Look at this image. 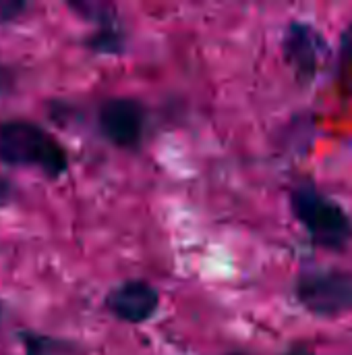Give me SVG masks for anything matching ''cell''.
I'll return each instance as SVG.
<instances>
[{
    "instance_id": "cell-6",
    "label": "cell",
    "mask_w": 352,
    "mask_h": 355,
    "mask_svg": "<svg viewBox=\"0 0 352 355\" xmlns=\"http://www.w3.org/2000/svg\"><path fill=\"white\" fill-rule=\"evenodd\" d=\"M104 306L122 322L143 324L156 316L160 308V293L147 281H124L108 291Z\"/></svg>"
},
{
    "instance_id": "cell-4",
    "label": "cell",
    "mask_w": 352,
    "mask_h": 355,
    "mask_svg": "<svg viewBox=\"0 0 352 355\" xmlns=\"http://www.w3.org/2000/svg\"><path fill=\"white\" fill-rule=\"evenodd\" d=\"M145 106L135 98H108L98 108V127L102 135L120 150L139 148L145 135Z\"/></svg>"
},
{
    "instance_id": "cell-11",
    "label": "cell",
    "mask_w": 352,
    "mask_h": 355,
    "mask_svg": "<svg viewBox=\"0 0 352 355\" xmlns=\"http://www.w3.org/2000/svg\"><path fill=\"white\" fill-rule=\"evenodd\" d=\"M12 81H15L12 71H10L6 64H0V96L6 94V92L12 87Z\"/></svg>"
},
{
    "instance_id": "cell-8",
    "label": "cell",
    "mask_w": 352,
    "mask_h": 355,
    "mask_svg": "<svg viewBox=\"0 0 352 355\" xmlns=\"http://www.w3.org/2000/svg\"><path fill=\"white\" fill-rule=\"evenodd\" d=\"M19 341L25 355H81V347L73 341L41 335L35 331H21Z\"/></svg>"
},
{
    "instance_id": "cell-1",
    "label": "cell",
    "mask_w": 352,
    "mask_h": 355,
    "mask_svg": "<svg viewBox=\"0 0 352 355\" xmlns=\"http://www.w3.org/2000/svg\"><path fill=\"white\" fill-rule=\"evenodd\" d=\"M0 162L37 171L48 179H60L68 171L66 148L46 127L27 119L0 121Z\"/></svg>"
},
{
    "instance_id": "cell-3",
    "label": "cell",
    "mask_w": 352,
    "mask_h": 355,
    "mask_svg": "<svg viewBox=\"0 0 352 355\" xmlns=\"http://www.w3.org/2000/svg\"><path fill=\"white\" fill-rule=\"evenodd\" d=\"M299 304L315 316H338L352 310V277L338 270L305 272L295 287Z\"/></svg>"
},
{
    "instance_id": "cell-12",
    "label": "cell",
    "mask_w": 352,
    "mask_h": 355,
    "mask_svg": "<svg viewBox=\"0 0 352 355\" xmlns=\"http://www.w3.org/2000/svg\"><path fill=\"white\" fill-rule=\"evenodd\" d=\"M10 196H12V187L6 179L0 177V206L8 204L10 202Z\"/></svg>"
},
{
    "instance_id": "cell-10",
    "label": "cell",
    "mask_w": 352,
    "mask_h": 355,
    "mask_svg": "<svg viewBox=\"0 0 352 355\" xmlns=\"http://www.w3.org/2000/svg\"><path fill=\"white\" fill-rule=\"evenodd\" d=\"M25 10H29V4L27 2H4L0 0V23H10V21H17Z\"/></svg>"
},
{
    "instance_id": "cell-2",
    "label": "cell",
    "mask_w": 352,
    "mask_h": 355,
    "mask_svg": "<svg viewBox=\"0 0 352 355\" xmlns=\"http://www.w3.org/2000/svg\"><path fill=\"white\" fill-rule=\"evenodd\" d=\"M290 210L307 229L313 241L326 250H342L352 237V218L332 198L309 183H299L290 191Z\"/></svg>"
},
{
    "instance_id": "cell-7",
    "label": "cell",
    "mask_w": 352,
    "mask_h": 355,
    "mask_svg": "<svg viewBox=\"0 0 352 355\" xmlns=\"http://www.w3.org/2000/svg\"><path fill=\"white\" fill-rule=\"evenodd\" d=\"M75 12H79L83 19H89L95 23V31L87 37V48L98 54H118L124 48V31L112 12L110 6L104 4H71Z\"/></svg>"
},
{
    "instance_id": "cell-9",
    "label": "cell",
    "mask_w": 352,
    "mask_h": 355,
    "mask_svg": "<svg viewBox=\"0 0 352 355\" xmlns=\"http://www.w3.org/2000/svg\"><path fill=\"white\" fill-rule=\"evenodd\" d=\"M338 83L340 87L352 94V23L346 27L342 42H340V52H338Z\"/></svg>"
},
{
    "instance_id": "cell-5",
    "label": "cell",
    "mask_w": 352,
    "mask_h": 355,
    "mask_svg": "<svg viewBox=\"0 0 352 355\" xmlns=\"http://www.w3.org/2000/svg\"><path fill=\"white\" fill-rule=\"evenodd\" d=\"M284 56L297 71L299 79H313L328 58V44L324 35L309 23L295 21L284 35Z\"/></svg>"
}]
</instances>
